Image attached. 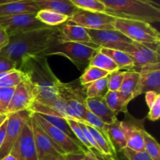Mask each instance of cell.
<instances>
[{"label":"cell","instance_id":"1","mask_svg":"<svg viewBox=\"0 0 160 160\" xmlns=\"http://www.w3.org/2000/svg\"><path fill=\"white\" fill-rule=\"evenodd\" d=\"M59 41V26L20 33L9 37L7 45L0 49V56L15 62L18 67L24 58L41 55L46 48Z\"/></svg>","mask_w":160,"mask_h":160},{"label":"cell","instance_id":"2","mask_svg":"<svg viewBox=\"0 0 160 160\" xmlns=\"http://www.w3.org/2000/svg\"><path fill=\"white\" fill-rule=\"evenodd\" d=\"M17 69L23 73L24 81L32 88L35 101L48 103L59 98L61 81L51 70L45 56H28L20 62Z\"/></svg>","mask_w":160,"mask_h":160},{"label":"cell","instance_id":"3","mask_svg":"<svg viewBox=\"0 0 160 160\" xmlns=\"http://www.w3.org/2000/svg\"><path fill=\"white\" fill-rule=\"evenodd\" d=\"M108 9L107 14L119 18L143 20L148 23L160 21V8L158 3H148L141 0H100Z\"/></svg>","mask_w":160,"mask_h":160},{"label":"cell","instance_id":"4","mask_svg":"<svg viewBox=\"0 0 160 160\" xmlns=\"http://www.w3.org/2000/svg\"><path fill=\"white\" fill-rule=\"evenodd\" d=\"M100 47L95 43H78L72 42H58L41 54L43 56H62L70 59L81 71L89 66L91 59Z\"/></svg>","mask_w":160,"mask_h":160},{"label":"cell","instance_id":"5","mask_svg":"<svg viewBox=\"0 0 160 160\" xmlns=\"http://www.w3.org/2000/svg\"><path fill=\"white\" fill-rule=\"evenodd\" d=\"M114 28L134 42L160 44L159 32L151 23L146 21L117 17Z\"/></svg>","mask_w":160,"mask_h":160},{"label":"cell","instance_id":"6","mask_svg":"<svg viewBox=\"0 0 160 160\" xmlns=\"http://www.w3.org/2000/svg\"><path fill=\"white\" fill-rule=\"evenodd\" d=\"M117 17L105 12H91L78 9L67 21L91 30H115L114 23Z\"/></svg>","mask_w":160,"mask_h":160},{"label":"cell","instance_id":"7","mask_svg":"<svg viewBox=\"0 0 160 160\" xmlns=\"http://www.w3.org/2000/svg\"><path fill=\"white\" fill-rule=\"evenodd\" d=\"M0 26L4 28L9 37L48 27L36 18V13L19 14L0 17Z\"/></svg>","mask_w":160,"mask_h":160},{"label":"cell","instance_id":"8","mask_svg":"<svg viewBox=\"0 0 160 160\" xmlns=\"http://www.w3.org/2000/svg\"><path fill=\"white\" fill-rule=\"evenodd\" d=\"M88 32L93 43L102 48L128 52L132 45V41L117 30L88 29Z\"/></svg>","mask_w":160,"mask_h":160},{"label":"cell","instance_id":"9","mask_svg":"<svg viewBox=\"0 0 160 160\" xmlns=\"http://www.w3.org/2000/svg\"><path fill=\"white\" fill-rule=\"evenodd\" d=\"M33 115L36 118L41 126L46 131L49 137L52 139L53 142L63 151L65 154L70 153H84L88 151L87 148L83 147L81 144L76 140L70 138L68 134H66L59 128H56L51 123L45 120L43 117H41L38 113L33 112Z\"/></svg>","mask_w":160,"mask_h":160},{"label":"cell","instance_id":"10","mask_svg":"<svg viewBox=\"0 0 160 160\" xmlns=\"http://www.w3.org/2000/svg\"><path fill=\"white\" fill-rule=\"evenodd\" d=\"M32 112L23 110L7 115V127L4 142L0 148V160L10 153L23 125L31 117Z\"/></svg>","mask_w":160,"mask_h":160},{"label":"cell","instance_id":"11","mask_svg":"<svg viewBox=\"0 0 160 160\" xmlns=\"http://www.w3.org/2000/svg\"><path fill=\"white\" fill-rule=\"evenodd\" d=\"M9 154L18 160H38L33 137L31 117L23 125Z\"/></svg>","mask_w":160,"mask_h":160},{"label":"cell","instance_id":"12","mask_svg":"<svg viewBox=\"0 0 160 160\" xmlns=\"http://www.w3.org/2000/svg\"><path fill=\"white\" fill-rule=\"evenodd\" d=\"M124 114L125 119L121 123L126 137L127 148L135 152H145V119L134 118L128 112Z\"/></svg>","mask_w":160,"mask_h":160},{"label":"cell","instance_id":"13","mask_svg":"<svg viewBox=\"0 0 160 160\" xmlns=\"http://www.w3.org/2000/svg\"><path fill=\"white\" fill-rule=\"evenodd\" d=\"M31 122L38 160H42L45 156L50 155L65 154L41 126L40 123L33 115V112L31 117Z\"/></svg>","mask_w":160,"mask_h":160},{"label":"cell","instance_id":"14","mask_svg":"<svg viewBox=\"0 0 160 160\" xmlns=\"http://www.w3.org/2000/svg\"><path fill=\"white\" fill-rule=\"evenodd\" d=\"M133 71L139 73V80L135 97L148 92L160 94V62L143 66Z\"/></svg>","mask_w":160,"mask_h":160},{"label":"cell","instance_id":"15","mask_svg":"<svg viewBox=\"0 0 160 160\" xmlns=\"http://www.w3.org/2000/svg\"><path fill=\"white\" fill-rule=\"evenodd\" d=\"M127 53L134 62V67L132 70L148 64L160 62L159 44H142L133 42Z\"/></svg>","mask_w":160,"mask_h":160},{"label":"cell","instance_id":"16","mask_svg":"<svg viewBox=\"0 0 160 160\" xmlns=\"http://www.w3.org/2000/svg\"><path fill=\"white\" fill-rule=\"evenodd\" d=\"M35 100L32 88L23 81L15 88L13 95L7 108V115L23 110H29Z\"/></svg>","mask_w":160,"mask_h":160},{"label":"cell","instance_id":"17","mask_svg":"<svg viewBox=\"0 0 160 160\" xmlns=\"http://www.w3.org/2000/svg\"><path fill=\"white\" fill-rule=\"evenodd\" d=\"M84 106L106 124H111L118 120L117 114L107 106L104 97L86 98Z\"/></svg>","mask_w":160,"mask_h":160},{"label":"cell","instance_id":"18","mask_svg":"<svg viewBox=\"0 0 160 160\" xmlns=\"http://www.w3.org/2000/svg\"><path fill=\"white\" fill-rule=\"evenodd\" d=\"M60 29V41L59 42H72L78 43H93L88 29L73 24L67 21L59 26Z\"/></svg>","mask_w":160,"mask_h":160},{"label":"cell","instance_id":"19","mask_svg":"<svg viewBox=\"0 0 160 160\" xmlns=\"http://www.w3.org/2000/svg\"><path fill=\"white\" fill-rule=\"evenodd\" d=\"M38 7L32 0H20L0 5V17L26 13H37Z\"/></svg>","mask_w":160,"mask_h":160},{"label":"cell","instance_id":"20","mask_svg":"<svg viewBox=\"0 0 160 160\" xmlns=\"http://www.w3.org/2000/svg\"><path fill=\"white\" fill-rule=\"evenodd\" d=\"M139 75L140 74L138 72L133 70H125L124 78L118 92L127 107L130 102L136 98L135 92L138 84Z\"/></svg>","mask_w":160,"mask_h":160},{"label":"cell","instance_id":"21","mask_svg":"<svg viewBox=\"0 0 160 160\" xmlns=\"http://www.w3.org/2000/svg\"><path fill=\"white\" fill-rule=\"evenodd\" d=\"M40 9H48L67 15L70 17L78 9L73 6L70 0H32Z\"/></svg>","mask_w":160,"mask_h":160},{"label":"cell","instance_id":"22","mask_svg":"<svg viewBox=\"0 0 160 160\" xmlns=\"http://www.w3.org/2000/svg\"><path fill=\"white\" fill-rule=\"evenodd\" d=\"M106 133L115 152H121L127 148V140L121 121L117 120L114 123L108 124Z\"/></svg>","mask_w":160,"mask_h":160},{"label":"cell","instance_id":"23","mask_svg":"<svg viewBox=\"0 0 160 160\" xmlns=\"http://www.w3.org/2000/svg\"><path fill=\"white\" fill-rule=\"evenodd\" d=\"M99 50L109 56L118 67L119 70H132L134 67V62L129 54L120 50L111 49L100 47Z\"/></svg>","mask_w":160,"mask_h":160},{"label":"cell","instance_id":"24","mask_svg":"<svg viewBox=\"0 0 160 160\" xmlns=\"http://www.w3.org/2000/svg\"><path fill=\"white\" fill-rule=\"evenodd\" d=\"M36 18L48 27H58L65 23L69 17L55 11L40 9L36 13Z\"/></svg>","mask_w":160,"mask_h":160},{"label":"cell","instance_id":"25","mask_svg":"<svg viewBox=\"0 0 160 160\" xmlns=\"http://www.w3.org/2000/svg\"><path fill=\"white\" fill-rule=\"evenodd\" d=\"M85 123L88 131H90V133L93 136L95 142L98 144L99 148H101L102 154L108 155V156H115L116 152L114 151L113 148L112 147V145H111L110 142H109L107 134L106 133L102 132V131H99L97 128L92 127L89 123Z\"/></svg>","mask_w":160,"mask_h":160},{"label":"cell","instance_id":"26","mask_svg":"<svg viewBox=\"0 0 160 160\" xmlns=\"http://www.w3.org/2000/svg\"><path fill=\"white\" fill-rule=\"evenodd\" d=\"M89 66L98 67L101 70L108 72L109 73L119 70L117 64L109 56L102 52L99 48L97 50L95 54L92 58L90 62H89Z\"/></svg>","mask_w":160,"mask_h":160},{"label":"cell","instance_id":"27","mask_svg":"<svg viewBox=\"0 0 160 160\" xmlns=\"http://www.w3.org/2000/svg\"><path fill=\"white\" fill-rule=\"evenodd\" d=\"M84 87V93L86 98L104 97L108 89V76L104 78L90 83Z\"/></svg>","mask_w":160,"mask_h":160},{"label":"cell","instance_id":"28","mask_svg":"<svg viewBox=\"0 0 160 160\" xmlns=\"http://www.w3.org/2000/svg\"><path fill=\"white\" fill-rule=\"evenodd\" d=\"M104 100L108 107L115 113L128 112V107L123 103L119 92L108 91L104 95Z\"/></svg>","mask_w":160,"mask_h":160},{"label":"cell","instance_id":"29","mask_svg":"<svg viewBox=\"0 0 160 160\" xmlns=\"http://www.w3.org/2000/svg\"><path fill=\"white\" fill-rule=\"evenodd\" d=\"M109 73L105 70H101L98 67L88 66L85 70L83 71L82 75L80 77L79 82L82 86H85L90 83L94 82L95 81L107 77Z\"/></svg>","mask_w":160,"mask_h":160},{"label":"cell","instance_id":"30","mask_svg":"<svg viewBox=\"0 0 160 160\" xmlns=\"http://www.w3.org/2000/svg\"><path fill=\"white\" fill-rule=\"evenodd\" d=\"M78 9L107 13L108 9L100 0H70Z\"/></svg>","mask_w":160,"mask_h":160},{"label":"cell","instance_id":"31","mask_svg":"<svg viewBox=\"0 0 160 160\" xmlns=\"http://www.w3.org/2000/svg\"><path fill=\"white\" fill-rule=\"evenodd\" d=\"M145 152L152 160H160V146L157 140L146 131H144Z\"/></svg>","mask_w":160,"mask_h":160},{"label":"cell","instance_id":"32","mask_svg":"<svg viewBox=\"0 0 160 160\" xmlns=\"http://www.w3.org/2000/svg\"><path fill=\"white\" fill-rule=\"evenodd\" d=\"M24 81L23 73L18 69L9 71L0 79V88H16Z\"/></svg>","mask_w":160,"mask_h":160},{"label":"cell","instance_id":"33","mask_svg":"<svg viewBox=\"0 0 160 160\" xmlns=\"http://www.w3.org/2000/svg\"><path fill=\"white\" fill-rule=\"evenodd\" d=\"M37 113V112H36ZM39 115L41 116L42 117H43L45 120L48 122V123H51L52 125H53L56 128H59V130L62 131L63 132H65L66 134H68L70 138H72L73 139L76 140L77 142H78V139L76 138L75 135L73 134V131L72 130L70 129V126H69L68 123H67V119L65 118H62V117H55V116H49V115H44V114H40L38 113ZM80 143V142H79ZM81 144V143H80ZM83 146V145H82ZM84 147V146H83Z\"/></svg>","mask_w":160,"mask_h":160},{"label":"cell","instance_id":"34","mask_svg":"<svg viewBox=\"0 0 160 160\" xmlns=\"http://www.w3.org/2000/svg\"><path fill=\"white\" fill-rule=\"evenodd\" d=\"M67 123H68L69 126H70V129L73 131V134L75 135L76 138L78 139V142L83 145L85 148L88 150H92V147L89 144L88 141L86 138L85 135H84V132H83L82 129H81V126L78 123V121L75 120H71V119H67Z\"/></svg>","mask_w":160,"mask_h":160},{"label":"cell","instance_id":"35","mask_svg":"<svg viewBox=\"0 0 160 160\" xmlns=\"http://www.w3.org/2000/svg\"><path fill=\"white\" fill-rule=\"evenodd\" d=\"M125 70H117L108 75V89L109 91L118 92L120 88L123 78Z\"/></svg>","mask_w":160,"mask_h":160},{"label":"cell","instance_id":"36","mask_svg":"<svg viewBox=\"0 0 160 160\" xmlns=\"http://www.w3.org/2000/svg\"><path fill=\"white\" fill-rule=\"evenodd\" d=\"M15 88H0V114L7 115V108Z\"/></svg>","mask_w":160,"mask_h":160},{"label":"cell","instance_id":"37","mask_svg":"<svg viewBox=\"0 0 160 160\" xmlns=\"http://www.w3.org/2000/svg\"><path fill=\"white\" fill-rule=\"evenodd\" d=\"M84 120L86 123H89V124L92 125V127L97 128V129H98L99 131L106 133V128H107L108 124H106L104 122L102 121L96 115H95L93 112H91V111L89 110V109H88L87 108H86Z\"/></svg>","mask_w":160,"mask_h":160},{"label":"cell","instance_id":"38","mask_svg":"<svg viewBox=\"0 0 160 160\" xmlns=\"http://www.w3.org/2000/svg\"><path fill=\"white\" fill-rule=\"evenodd\" d=\"M122 152L129 160H152L145 152H135L128 148H125Z\"/></svg>","mask_w":160,"mask_h":160},{"label":"cell","instance_id":"39","mask_svg":"<svg viewBox=\"0 0 160 160\" xmlns=\"http://www.w3.org/2000/svg\"><path fill=\"white\" fill-rule=\"evenodd\" d=\"M17 69V65L15 62L4 56H0V73H7Z\"/></svg>","mask_w":160,"mask_h":160},{"label":"cell","instance_id":"40","mask_svg":"<svg viewBox=\"0 0 160 160\" xmlns=\"http://www.w3.org/2000/svg\"><path fill=\"white\" fill-rule=\"evenodd\" d=\"M147 118L151 121H156L160 118V98L149 108Z\"/></svg>","mask_w":160,"mask_h":160},{"label":"cell","instance_id":"41","mask_svg":"<svg viewBox=\"0 0 160 160\" xmlns=\"http://www.w3.org/2000/svg\"><path fill=\"white\" fill-rule=\"evenodd\" d=\"M160 98V94L155 92H148L145 93V102L148 108L151 107L158 98Z\"/></svg>","mask_w":160,"mask_h":160},{"label":"cell","instance_id":"42","mask_svg":"<svg viewBox=\"0 0 160 160\" xmlns=\"http://www.w3.org/2000/svg\"><path fill=\"white\" fill-rule=\"evenodd\" d=\"M8 42H9V35L4 28L0 26V49L7 45Z\"/></svg>","mask_w":160,"mask_h":160},{"label":"cell","instance_id":"43","mask_svg":"<svg viewBox=\"0 0 160 160\" xmlns=\"http://www.w3.org/2000/svg\"><path fill=\"white\" fill-rule=\"evenodd\" d=\"M7 119L4 121V123L1 125L0 127V148H1L3 142L5 139V135H6V127H7Z\"/></svg>","mask_w":160,"mask_h":160},{"label":"cell","instance_id":"44","mask_svg":"<svg viewBox=\"0 0 160 160\" xmlns=\"http://www.w3.org/2000/svg\"><path fill=\"white\" fill-rule=\"evenodd\" d=\"M84 153H70L66 154L67 160H84Z\"/></svg>","mask_w":160,"mask_h":160},{"label":"cell","instance_id":"45","mask_svg":"<svg viewBox=\"0 0 160 160\" xmlns=\"http://www.w3.org/2000/svg\"><path fill=\"white\" fill-rule=\"evenodd\" d=\"M93 150L94 153H95V156L97 157L98 160H116L115 156H108V155H105V154H102V153L98 152L95 150Z\"/></svg>","mask_w":160,"mask_h":160},{"label":"cell","instance_id":"46","mask_svg":"<svg viewBox=\"0 0 160 160\" xmlns=\"http://www.w3.org/2000/svg\"><path fill=\"white\" fill-rule=\"evenodd\" d=\"M42 160H67L65 154H55L45 156Z\"/></svg>","mask_w":160,"mask_h":160},{"label":"cell","instance_id":"47","mask_svg":"<svg viewBox=\"0 0 160 160\" xmlns=\"http://www.w3.org/2000/svg\"><path fill=\"white\" fill-rule=\"evenodd\" d=\"M84 160H98L93 150H88L84 152Z\"/></svg>","mask_w":160,"mask_h":160},{"label":"cell","instance_id":"48","mask_svg":"<svg viewBox=\"0 0 160 160\" xmlns=\"http://www.w3.org/2000/svg\"><path fill=\"white\" fill-rule=\"evenodd\" d=\"M115 159L116 160H129L128 157L124 155L123 152H116L115 154Z\"/></svg>","mask_w":160,"mask_h":160},{"label":"cell","instance_id":"49","mask_svg":"<svg viewBox=\"0 0 160 160\" xmlns=\"http://www.w3.org/2000/svg\"><path fill=\"white\" fill-rule=\"evenodd\" d=\"M1 160H18V159H17L16 157H14L12 155L9 154V155H7L6 156H5V157Z\"/></svg>","mask_w":160,"mask_h":160},{"label":"cell","instance_id":"50","mask_svg":"<svg viewBox=\"0 0 160 160\" xmlns=\"http://www.w3.org/2000/svg\"><path fill=\"white\" fill-rule=\"evenodd\" d=\"M7 119V115H4V114H0V127L1 125L4 123L5 120Z\"/></svg>","mask_w":160,"mask_h":160},{"label":"cell","instance_id":"51","mask_svg":"<svg viewBox=\"0 0 160 160\" xmlns=\"http://www.w3.org/2000/svg\"><path fill=\"white\" fill-rule=\"evenodd\" d=\"M15 1H20V0H0V5L6 4V3L12 2H15Z\"/></svg>","mask_w":160,"mask_h":160},{"label":"cell","instance_id":"52","mask_svg":"<svg viewBox=\"0 0 160 160\" xmlns=\"http://www.w3.org/2000/svg\"><path fill=\"white\" fill-rule=\"evenodd\" d=\"M141 1L145 2H148V3H156V2H154L153 0H141Z\"/></svg>","mask_w":160,"mask_h":160}]
</instances>
